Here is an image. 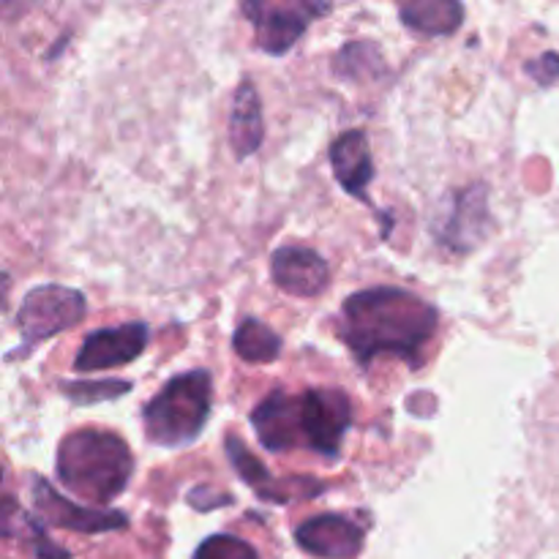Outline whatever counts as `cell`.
I'll return each mask as SVG.
<instances>
[{
    "mask_svg": "<svg viewBox=\"0 0 559 559\" xmlns=\"http://www.w3.org/2000/svg\"><path fill=\"white\" fill-rule=\"evenodd\" d=\"M63 391L74 404H96V402H107V399H120L123 393L131 391V382H123V380L66 382Z\"/></svg>",
    "mask_w": 559,
    "mask_h": 559,
    "instance_id": "cell-18",
    "label": "cell"
},
{
    "mask_svg": "<svg viewBox=\"0 0 559 559\" xmlns=\"http://www.w3.org/2000/svg\"><path fill=\"white\" fill-rule=\"evenodd\" d=\"M251 426L271 453L306 448L322 459H336L353 426V402L347 393L328 388H311L298 396L276 391L257 404Z\"/></svg>",
    "mask_w": 559,
    "mask_h": 559,
    "instance_id": "cell-2",
    "label": "cell"
},
{
    "mask_svg": "<svg viewBox=\"0 0 559 559\" xmlns=\"http://www.w3.org/2000/svg\"><path fill=\"white\" fill-rule=\"evenodd\" d=\"M524 71H527V74L533 76V80L538 82L540 87L555 85V82H559V55L557 52H544L540 58L527 60Z\"/></svg>",
    "mask_w": 559,
    "mask_h": 559,
    "instance_id": "cell-20",
    "label": "cell"
},
{
    "mask_svg": "<svg viewBox=\"0 0 559 559\" xmlns=\"http://www.w3.org/2000/svg\"><path fill=\"white\" fill-rule=\"evenodd\" d=\"M33 506H36V513L47 524L74 530V533L96 535L109 533V530H123L126 524H129L126 513L120 511H104V508H87L69 502L41 478L33 484Z\"/></svg>",
    "mask_w": 559,
    "mask_h": 559,
    "instance_id": "cell-10",
    "label": "cell"
},
{
    "mask_svg": "<svg viewBox=\"0 0 559 559\" xmlns=\"http://www.w3.org/2000/svg\"><path fill=\"white\" fill-rule=\"evenodd\" d=\"M331 167L336 180L347 194L366 200L371 178H374V162H371L369 140L364 131H344L331 145Z\"/></svg>",
    "mask_w": 559,
    "mask_h": 559,
    "instance_id": "cell-13",
    "label": "cell"
},
{
    "mask_svg": "<svg viewBox=\"0 0 559 559\" xmlns=\"http://www.w3.org/2000/svg\"><path fill=\"white\" fill-rule=\"evenodd\" d=\"M213 407V380L194 369L173 377L142 409L147 442L158 448H183L202 435Z\"/></svg>",
    "mask_w": 559,
    "mask_h": 559,
    "instance_id": "cell-4",
    "label": "cell"
},
{
    "mask_svg": "<svg viewBox=\"0 0 559 559\" xmlns=\"http://www.w3.org/2000/svg\"><path fill=\"white\" fill-rule=\"evenodd\" d=\"M364 527L344 513H320L295 530V540L317 559H353L364 549Z\"/></svg>",
    "mask_w": 559,
    "mask_h": 559,
    "instance_id": "cell-11",
    "label": "cell"
},
{
    "mask_svg": "<svg viewBox=\"0 0 559 559\" xmlns=\"http://www.w3.org/2000/svg\"><path fill=\"white\" fill-rule=\"evenodd\" d=\"M233 347L238 353V358L246 360V364H273L282 355V336L276 331H271L265 322L254 320V317H246L238 325V331H235Z\"/></svg>",
    "mask_w": 559,
    "mask_h": 559,
    "instance_id": "cell-16",
    "label": "cell"
},
{
    "mask_svg": "<svg viewBox=\"0 0 559 559\" xmlns=\"http://www.w3.org/2000/svg\"><path fill=\"white\" fill-rule=\"evenodd\" d=\"M25 524H27V535H31L33 540V549H36L38 559H71L69 551L58 549V546L52 544V540L47 538V533H44L41 527H38V522L33 516H27L25 513Z\"/></svg>",
    "mask_w": 559,
    "mask_h": 559,
    "instance_id": "cell-21",
    "label": "cell"
},
{
    "mask_svg": "<svg viewBox=\"0 0 559 559\" xmlns=\"http://www.w3.org/2000/svg\"><path fill=\"white\" fill-rule=\"evenodd\" d=\"M87 304L80 289L60 287V284H41L33 287L22 298L20 314H16V328H20V353L27 355L41 342H49L58 333L80 325L85 317Z\"/></svg>",
    "mask_w": 559,
    "mask_h": 559,
    "instance_id": "cell-5",
    "label": "cell"
},
{
    "mask_svg": "<svg viewBox=\"0 0 559 559\" xmlns=\"http://www.w3.org/2000/svg\"><path fill=\"white\" fill-rule=\"evenodd\" d=\"M227 456L233 462V467L238 469L240 478L257 491V497L273 502V506H287V502L298 500H311V497L322 495L325 486L314 478H287L276 480L271 473H267L265 464L238 440V437H227Z\"/></svg>",
    "mask_w": 559,
    "mask_h": 559,
    "instance_id": "cell-9",
    "label": "cell"
},
{
    "mask_svg": "<svg viewBox=\"0 0 559 559\" xmlns=\"http://www.w3.org/2000/svg\"><path fill=\"white\" fill-rule=\"evenodd\" d=\"M55 473L74 497L93 506H109L129 489L134 456L112 431L80 429L60 442Z\"/></svg>",
    "mask_w": 559,
    "mask_h": 559,
    "instance_id": "cell-3",
    "label": "cell"
},
{
    "mask_svg": "<svg viewBox=\"0 0 559 559\" xmlns=\"http://www.w3.org/2000/svg\"><path fill=\"white\" fill-rule=\"evenodd\" d=\"M265 140V120H262V104L254 91V82L243 80L235 91L233 112H229V145L238 162H246L260 151Z\"/></svg>",
    "mask_w": 559,
    "mask_h": 559,
    "instance_id": "cell-14",
    "label": "cell"
},
{
    "mask_svg": "<svg viewBox=\"0 0 559 559\" xmlns=\"http://www.w3.org/2000/svg\"><path fill=\"white\" fill-rule=\"evenodd\" d=\"M147 338H151V333H147L145 322H126V325L102 328V331L87 333L74 358V369L80 374H87V371H107L129 366L131 360H136L145 353Z\"/></svg>",
    "mask_w": 559,
    "mask_h": 559,
    "instance_id": "cell-8",
    "label": "cell"
},
{
    "mask_svg": "<svg viewBox=\"0 0 559 559\" xmlns=\"http://www.w3.org/2000/svg\"><path fill=\"white\" fill-rule=\"evenodd\" d=\"M328 11L331 5L322 3H243V14L257 31V47L267 55L289 52L311 20Z\"/></svg>",
    "mask_w": 559,
    "mask_h": 559,
    "instance_id": "cell-7",
    "label": "cell"
},
{
    "mask_svg": "<svg viewBox=\"0 0 559 559\" xmlns=\"http://www.w3.org/2000/svg\"><path fill=\"white\" fill-rule=\"evenodd\" d=\"M489 189L486 183H469L448 200L435 218V238L448 254H469L491 229Z\"/></svg>",
    "mask_w": 559,
    "mask_h": 559,
    "instance_id": "cell-6",
    "label": "cell"
},
{
    "mask_svg": "<svg viewBox=\"0 0 559 559\" xmlns=\"http://www.w3.org/2000/svg\"><path fill=\"white\" fill-rule=\"evenodd\" d=\"M404 25L420 36H448L464 20V5L453 0H431V3H409L399 9Z\"/></svg>",
    "mask_w": 559,
    "mask_h": 559,
    "instance_id": "cell-15",
    "label": "cell"
},
{
    "mask_svg": "<svg viewBox=\"0 0 559 559\" xmlns=\"http://www.w3.org/2000/svg\"><path fill=\"white\" fill-rule=\"evenodd\" d=\"M333 66H336V74L349 76V80H360V71H366V76L374 74V69L382 71V58L380 52H377V47H371V44L366 41H355L347 44V47L336 55Z\"/></svg>",
    "mask_w": 559,
    "mask_h": 559,
    "instance_id": "cell-17",
    "label": "cell"
},
{
    "mask_svg": "<svg viewBox=\"0 0 559 559\" xmlns=\"http://www.w3.org/2000/svg\"><path fill=\"white\" fill-rule=\"evenodd\" d=\"M271 276L273 284L293 298H317L328 287L331 271L325 257L317 254L314 249L282 246L271 257Z\"/></svg>",
    "mask_w": 559,
    "mask_h": 559,
    "instance_id": "cell-12",
    "label": "cell"
},
{
    "mask_svg": "<svg viewBox=\"0 0 559 559\" xmlns=\"http://www.w3.org/2000/svg\"><path fill=\"white\" fill-rule=\"evenodd\" d=\"M194 559H260L257 549L235 535H211L197 546Z\"/></svg>",
    "mask_w": 559,
    "mask_h": 559,
    "instance_id": "cell-19",
    "label": "cell"
},
{
    "mask_svg": "<svg viewBox=\"0 0 559 559\" xmlns=\"http://www.w3.org/2000/svg\"><path fill=\"white\" fill-rule=\"evenodd\" d=\"M437 325L440 311L420 295L399 287H371L344 300L336 333L360 366L391 355L418 369L426 347L437 336Z\"/></svg>",
    "mask_w": 559,
    "mask_h": 559,
    "instance_id": "cell-1",
    "label": "cell"
}]
</instances>
